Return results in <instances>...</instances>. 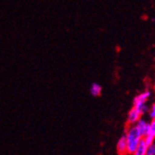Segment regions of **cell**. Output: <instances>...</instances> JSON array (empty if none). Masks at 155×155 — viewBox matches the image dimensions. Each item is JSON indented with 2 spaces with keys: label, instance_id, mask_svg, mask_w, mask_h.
<instances>
[{
  "label": "cell",
  "instance_id": "ba28073f",
  "mask_svg": "<svg viewBox=\"0 0 155 155\" xmlns=\"http://www.w3.org/2000/svg\"><path fill=\"white\" fill-rule=\"evenodd\" d=\"M143 140L146 142V144L149 146V145H150V144H152V143L155 142V137H153L150 134H148L145 137H143Z\"/></svg>",
  "mask_w": 155,
  "mask_h": 155
},
{
  "label": "cell",
  "instance_id": "8992f818",
  "mask_svg": "<svg viewBox=\"0 0 155 155\" xmlns=\"http://www.w3.org/2000/svg\"><path fill=\"white\" fill-rule=\"evenodd\" d=\"M147 149H148V145L142 138V140L140 141V143L138 144L137 148L136 149V150L132 155H147Z\"/></svg>",
  "mask_w": 155,
  "mask_h": 155
},
{
  "label": "cell",
  "instance_id": "8fae6325",
  "mask_svg": "<svg viewBox=\"0 0 155 155\" xmlns=\"http://www.w3.org/2000/svg\"><path fill=\"white\" fill-rule=\"evenodd\" d=\"M149 134L155 137V119L151 120V122L150 123V133Z\"/></svg>",
  "mask_w": 155,
  "mask_h": 155
},
{
  "label": "cell",
  "instance_id": "6da1fadb",
  "mask_svg": "<svg viewBox=\"0 0 155 155\" xmlns=\"http://www.w3.org/2000/svg\"><path fill=\"white\" fill-rule=\"evenodd\" d=\"M124 135L126 137V141H127L128 155H132L137 148L140 141L142 140L143 136L136 124L127 125Z\"/></svg>",
  "mask_w": 155,
  "mask_h": 155
},
{
  "label": "cell",
  "instance_id": "5b68a950",
  "mask_svg": "<svg viewBox=\"0 0 155 155\" xmlns=\"http://www.w3.org/2000/svg\"><path fill=\"white\" fill-rule=\"evenodd\" d=\"M136 125L138 127L139 131L141 132L143 137H145L146 135H148L150 133V123L147 122L145 119L140 118L137 121V123L136 124Z\"/></svg>",
  "mask_w": 155,
  "mask_h": 155
},
{
  "label": "cell",
  "instance_id": "3957f363",
  "mask_svg": "<svg viewBox=\"0 0 155 155\" xmlns=\"http://www.w3.org/2000/svg\"><path fill=\"white\" fill-rule=\"evenodd\" d=\"M116 150L119 155H128V149H127V141H126L125 135H123L116 144Z\"/></svg>",
  "mask_w": 155,
  "mask_h": 155
},
{
  "label": "cell",
  "instance_id": "9c48e42d",
  "mask_svg": "<svg viewBox=\"0 0 155 155\" xmlns=\"http://www.w3.org/2000/svg\"><path fill=\"white\" fill-rule=\"evenodd\" d=\"M148 114H149V117H150L151 120L155 119V103H153V104L150 106V108L149 109Z\"/></svg>",
  "mask_w": 155,
  "mask_h": 155
},
{
  "label": "cell",
  "instance_id": "7a4b0ae2",
  "mask_svg": "<svg viewBox=\"0 0 155 155\" xmlns=\"http://www.w3.org/2000/svg\"><path fill=\"white\" fill-rule=\"evenodd\" d=\"M150 95H151V92L150 90H145L140 94H138L137 96H136L133 101V105H134L133 107H135L142 115L149 111V108L146 105V102L149 100Z\"/></svg>",
  "mask_w": 155,
  "mask_h": 155
},
{
  "label": "cell",
  "instance_id": "7c38bea8",
  "mask_svg": "<svg viewBox=\"0 0 155 155\" xmlns=\"http://www.w3.org/2000/svg\"><path fill=\"white\" fill-rule=\"evenodd\" d=\"M154 87H155V81H154Z\"/></svg>",
  "mask_w": 155,
  "mask_h": 155
},
{
  "label": "cell",
  "instance_id": "30bf717a",
  "mask_svg": "<svg viewBox=\"0 0 155 155\" xmlns=\"http://www.w3.org/2000/svg\"><path fill=\"white\" fill-rule=\"evenodd\" d=\"M147 155H155V142L148 146Z\"/></svg>",
  "mask_w": 155,
  "mask_h": 155
},
{
  "label": "cell",
  "instance_id": "277c9868",
  "mask_svg": "<svg viewBox=\"0 0 155 155\" xmlns=\"http://www.w3.org/2000/svg\"><path fill=\"white\" fill-rule=\"evenodd\" d=\"M141 116L142 114L135 107H133L127 114V125L136 124L137 121L141 118Z\"/></svg>",
  "mask_w": 155,
  "mask_h": 155
},
{
  "label": "cell",
  "instance_id": "52a82bcc",
  "mask_svg": "<svg viewBox=\"0 0 155 155\" xmlns=\"http://www.w3.org/2000/svg\"><path fill=\"white\" fill-rule=\"evenodd\" d=\"M101 90H102L101 87L97 83H93L91 84V87H90V89H89L90 94L93 97H98L101 94Z\"/></svg>",
  "mask_w": 155,
  "mask_h": 155
}]
</instances>
